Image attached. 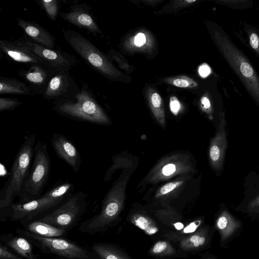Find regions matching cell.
I'll use <instances>...</instances> for the list:
<instances>
[{"mask_svg":"<svg viewBox=\"0 0 259 259\" xmlns=\"http://www.w3.org/2000/svg\"><path fill=\"white\" fill-rule=\"evenodd\" d=\"M212 36L220 54L259 107V75L255 69L221 27L214 28Z\"/></svg>","mask_w":259,"mask_h":259,"instance_id":"cell-1","label":"cell"},{"mask_svg":"<svg viewBox=\"0 0 259 259\" xmlns=\"http://www.w3.org/2000/svg\"><path fill=\"white\" fill-rule=\"evenodd\" d=\"M52 109L62 116L75 120L101 125L111 123L110 118L86 83L73 98L54 101Z\"/></svg>","mask_w":259,"mask_h":259,"instance_id":"cell-2","label":"cell"},{"mask_svg":"<svg viewBox=\"0 0 259 259\" xmlns=\"http://www.w3.org/2000/svg\"><path fill=\"white\" fill-rule=\"evenodd\" d=\"M36 137L27 136L15 158L9 177L0 191V208H7L19 197L33 161Z\"/></svg>","mask_w":259,"mask_h":259,"instance_id":"cell-3","label":"cell"},{"mask_svg":"<svg viewBox=\"0 0 259 259\" xmlns=\"http://www.w3.org/2000/svg\"><path fill=\"white\" fill-rule=\"evenodd\" d=\"M130 176V174L123 172L113 184L103 200L100 212L85 223V232L102 231L116 220L124 207Z\"/></svg>","mask_w":259,"mask_h":259,"instance_id":"cell-4","label":"cell"},{"mask_svg":"<svg viewBox=\"0 0 259 259\" xmlns=\"http://www.w3.org/2000/svg\"><path fill=\"white\" fill-rule=\"evenodd\" d=\"M51 160L46 144L37 141L33 161L18 203H24L40 196L49 178Z\"/></svg>","mask_w":259,"mask_h":259,"instance_id":"cell-5","label":"cell"},{"mask_svg":"<svg viewBox=\"0 0 259 259\" xmlns=\"http://www.w3.org/2000/svg\"><path fill=\"white\" fill-rule=\"evenodd\" d=\"M65 41L94 71L111 79L117 76V70L108 58L88 39L76 31L63 29Z\"/></svg>","mask_w":259,"mask_h":259,"instance_id":"cell-6","label":"cell"},{"mask_svg":"<svg viewBox=\"0 0 259 259\" xmlns=\"http://www.w3.org/2000/svg\"><path fill=\"white\" fill-rule=\"evenodd\" d=\"M195 167L190 154L175 152L162 157L144 178L140 186L155 185L179 176L191 175Z\"/></svg>","mask_w":259,"mask_h":259,"instance_id":"cell-7","label":"cell"},{"mask_svg":"<svg viewBox=\"0 0 259 259\" xmlns=\"http://www.w3.org/2000/svg\"><path fill=\"white\" fill-rule=\"evenodd\" d=\"M73 185L67 182H60L37 199L24 203H12L9 208L13 219L18 220L31 217L50 209L71 196Z\"/></svg>","mask_w":259,"mask_h":259,"instance_id":"cell-8","label":"cell"},{"mask_svg":"<svg viewBox=\"0 0 259 259\" xmlns=\"http://www.w3.org/2000/svg\"><path fill=\"white\" fill-rule=\"evenodd\" d=\"M87 197L86 193L81 191L72 194L61 206L39 221L60 228L67 227L82 212L87 204Z\"/></svg>","mask_w":259,"mask_h":259,"instance_id":"cell-9","label":"cell"},{"mask_svg":"<svg viewBox=\"0 0 259 259\" xmlns=\"http://www.w3.org/2000/svg\"><path fill=\"white\" fill-rule=\"evenodd\" d=\"M22 39L36 56L57 72H69L78 62L74 56L65 51L49 49L33 42L29 38H22Z\"/></svg>","mask_w":259,"mask_h":259,"instance_id":"cell-10","label":"cell"},{"mask_svg":"<svg viewBox=\"0 0 259 259\" xmlns=\"http://www.w3.org/2000/svg\"><path fill=\"white\" fill-rule=\"evenodd\" d=\"M0 50L7 58L16 62L42 65L55 73H58L36 56L24 42L22 38L13 40L1 39Z\"/></svg>","mask_w":259,"mask_h":259,"instance_id":"cell-11","label":"cell"},{"mask_svg":"<svg viewBox=\"0 0 259 259\" xmlns=\"http://www.w3.org/2000/svg\"><path fill=\"white\" fill-rule=\"evenodd\" d=\"M80 91L69 72H60L51 77L42 96L48 100L68 99L73 98Z\"/></svg>","mask_w":259,"mask_h":259,"instance_id":"cell-12","label":"cell"},{"mask_svg":"<svg viewBox=\"0 0 259 259\" xmlns=\"http://www.w3.org/2000/svg\"><path fill=\"white\" fill-rule=\"evenodd\" d=\"M60 16L72 25L87 30L95 37L102 33L90 7L87 4L71 5L68 11L60 13Z\"/></svg>","mask_w":259,"mask_h":259,"instance_id":"cell-13","label":"cell"},{"mask_svg":"<svg viewBox=\"0 0 259 259\" xmlns=\"http://www.w3.org/2000/svg\"><path fill=\"white\" fill-rule=\"evenodd\" d=\"M225 113L220 115V121L214 136L210 141L208 155L209 164L215 171L221 170L224 165L226 150L228 147Z\"/></svg>","mask_w":259,"mask_h":259,"instance_id":"cell-14","label":"cell"},{"mask_svg":"<svg viewBox=\"0 0 259 259\" xmlns=\"http://www.w3.org/2000/svg\"><path fill=\"white\" fill-rule=\"evenodd\" d=\"M27 235L37 240L52 252L61 256L69 258L88 257L87 252L81 247L66 240L44 237L30 233H27Z\"/></svg>","mask_w":259,"mask_h":259,"instance_id":"cell-15","label":"cell"},{"mask_svg":"<svg viewBox=\"0 0 259 259\" xmlns=\"http://www.w3.org/2000/svg\"><path fill=\"white\" fill-rule=\"evenodd\" d=\"M52 146L57 156L72 169L78 172L81 164L80 154L74 145L64 135L54 133L51 138Z\"/></svg>","mask_w":259,"mask_h":259,"instance_id":"cell-16","label":"cell"},{"mask_svg":"<svg viewBox=\"0 0 259 259\" xmlns=\"http://www.w3.org/2000/svg\"><path fill=\"white\" fill-rule=\"evenodd\" d=\"M57 73L47 67L37 64L30 65L29 69L20 70L21 76L34 95H43L45 92L51 77Z\"/></svg>","mask_w":259,"mask_h":259,"instance_id":"cell-17","label":"cell"},{"mask_svg":"<svg viewBox=\"0 0 259 259\" xmlns=\"http://www.w3.org/2000/svg\"><path fill=\"white\" fill-rule=\"evenodd\" d=\"M18 25L33 42L44 47L54 49L55 37L48 30L34 21L16 18Z\"/></svg>","mask_w":259,"mask_h":259,"instance_id":"cell-18","label":"cell"},{"mask_svg":"<svg viewBox=\"0 0 259 259\" xmlns=\"http://www.w3.org/2000/svg\"><path fill=\"white\" fill-rule=\"evenodd\" d=\"M241 223L227 210H223L218 216L215 227L218 231L220 242L224 244L229 241L239 231Z\"/></svg>","mask_w":259,"mask_h":259,"instance_id":"cell-19","label":"cell"},{"mask_svg":"<svg viewBox=\"0 0 259 259\" xmlns=\"http://www.w3.org/2000/svg\"><path fill=\"white\" fill-rule=\"evenodd\" d=\"M209 232L208 226L200 228L180 240L179 247L183 251H191L205 246L210 239Z\"/></svg>","mask_w":259,"mask_h":259,"instance_id":"cell-20","label":"cell"},{"mask_svg":"<svg viewBox=\"0 0 259 259\" xmlns=\"http://www.w3.org/2000/svg\"><path fill=\"white\" fill-rule=\"evenodd\" d=\"M0 94L34 95L25 82L5 76H0Z\"/></svg>","mask_w":259,"mask_h":259,"instance_id":"cell-21","label":"cell"},{"mask_svg":"<svg viewBox=\"0 0 259 259\" xmlns=\"http://www.w3.org/2000/svg\"><path fill=\"white\" fill-rule=\"evenodd\" d=\"M28 228L33 234L47 238L60 236L65 232L63 228L56 227L39 220L29 224Z\"/></svg>","mask_w":259,"mask_h":259,"instance_id":"cell-22","label":"cell"},{"mask_svg":"<svg viewBox=\"0 0 259 259\" xmlns=\"http://www.w3.org/2000/svg\"><path fill=\"white\" fill-rule=\"evenodd\" d=\"M149 104L157 122L163 127H165V112L161 96L154 91H151L148 96Z\"/></svg>","mask_w":259,"mask_h":259,"instance_id":"cell-23","label":"cell"},{"mask_svg":"<svg viewBox=\"0 0 259 259\" xmlns=\"http://www.w3.org/2000/svg\"><path fill=\"white\" fill-rule=\"evenodd\" d=\"M190 175H184L179 177L176 180L170 181L159 187L155 192L154 197L156 199H160L168 196H172L173 194L183 188L186 180Z\"/></svg>","mask_w":259,"mask_h":259,"instance_id":"cell-24","label":"cell"},{"mask_svg":"<svg viewBox=\"0 0 259 259\" xmlns=\"http://www.w3.org/2000/svg\"><path fill=\"white\" fill-rule=\"evenodd\" d=\"M130 219L133 224L144 231L147 235H152L158 231L156 223L146 214L137 212L133 214Z\"/></svg>","mask_w":259,"mask_h":259,"instance_id":"cell-25","label":"cell"},{"mask_svg":"<svg viewBox=\"0 0 259 259\" xmlns=\"http://www.w3.org/2000/svg\"><path fill=\"white\" fill-rule=\"evenodd\" d=\"M8 245L16 252L27 259H35L32 247L25 238L15 237L8 243Z\"/></svg>","mask_w":259,"mask_h":259,"instance_id":"cell-26","label":"cell"},{"mask_svg":"<svg viewBox=\"0 0 259 259\" xmlns=\"http://www.w3.org/2000/svg\"><path fill=\"white\" fill-rule=\"evenodd\" d=\"M93 248L101 259H130L122 252L108 245L98 244Z\"/></svg>","mask_w":259,"mask_h":259,"instance_id":"cell-27","label":"cell"},{"mask_svg":"<svg viewBox=\"0 0 259 259\" xmlns=\"http://www.w3.org/2000/svg\"><path fill=\"white\" fill-rule=\"evenodd\" d=\"M176 249L167 241H159L154 244L149 250V253L152 255L166 256L174 255Z\"/></svg>","mask_w":259,"mask_h":259,"instance_id":"cell-28","label":"cell"},{"mask_svg":"<svg viewBox=\"0 0 259 259\" xmlns=\"http://www.w3.org/2000/svg\"><path fill=\"white\" fill-rule=\"evenodd\" d=\"M244 30L251 49L259 57V30L248 24L245 25Z\"/></svg>","mask_w":259,"mask_h":259,"instance_id":"cell-29","label":"cell"},{"mask_svg":"<svg viewBox=\"0 0 259 259\" xmlns=\"http://www.w3.org/2000/svg\"><path fill=\"white\" fill-rule=\"evenodd\" d=\"M38 4L44 9L49 18L55 21L59 13V1L57 0H41Z\"/></svg>","mask_w":259,"mask_h":259,"instance_id":"cell-30","label":"cell"},{"mask_svg":"<svg viewBox=\"0 0 259 259\" xmlns=\"http://www.w3.org/2000/svg\"><path fill=\"white\" fill-rule=\"evenodd\" d=\"M201 222L202 221L201 220L195 221L191 224H189V226L184 228L183 230L176 232V234L174 233L173 232L168 233L165 236L170 238H176L177 240L179 239L181 240L189 235L193 233V232H192V231L196 230L198 227L201 224Z\"/></svg>","mask_w":259,"mask_h":259,"instance_id":"cell-31","label":"cell"},{"mask_svg":"<svg viewBox=\"0 0 259 259\" xmlns=\"http://www.w3.org/2000/svg\"><path fill=\"white\" fill-rule=\"evenodd\" d=\"M23 103L17 99L13 98H0V111L12 110L22 105Z\"/></svg>","mask_w":259,"mask_h":259,"instance_id":"cell-32","label":"cell"},{"mask_svg":"<svg viewBox=\"0 0 259 259\" xmlns=\"http://www.w3.org/2000/svg\"><path fill=\"white\" fill-rule=\"evenodd\" d=\"M169 82L172 85L180 88H194L198 85L194 80L186 76L176 77Z\"/></svg>","mask_w":259,"mask_h":259,"instance_id":"cell-33","label":"cell"},{"mask_svg":"<svg viewBox=\"0 0 259 259\" xmlns=\"http://www.w3.org/2000/svg\"><path fill=\"white\" fill-rule=\"evenodd\" d=\"M218 3L231 8L233 9H246L252 5V1H220Z\"/></svg>","mask_w":259,"mask_h":259,"instance_id":"cell-34","label":"cell"},{"mask_svg":"<svg viewBox=\"0 0 259 259\" xmlns=\"http://www.w3.org/2000/svg\"><path fill=\"white\" fill-rule=\"evenodd\" d=\"M0 257L1 259H21L9 251L5 246L2 245L0 246Z\"/></svg>","mask_w":259,"mask_h":259,"instance_id":"cell-35","label":"cell"},{"mask_svg":"<svg viewBox=\"0 0 259 259\" xmlns=\"http://www.w3.org/2000/svg\"><path fill=\"white\" fill-rule=\"evenodd\" d=\"M170 108L174 114H177L180 108V104L178 99L175 97H171L170 98Z\"/></svg>","mask_w":259,"mask_h":259,"instance_id":"cell-36","label":"cell"},{"mask_svg":"<svg viewBox=\"0 0 259 259\" xmlns=\"http://www.w3.org/2000/svg\"><path fill=\"white\" fill-rule=\"evenodd\" d=\"M247 208L250 211L259 210V195L248 203Z\"/></svg>","mask_w":259,"mask_h":259,"instance_id":"cell-37","label":"cell"},{"mask_svg":"<svg viewBox=\"0 0 259 259\" xmlns=\"http://www.w3.org/2000/svg\"><path fill=\"white\" fill-rule=\"evenodd\" d=\"M199 73L203 77H206L210 73V68L207 64H202L199 67Z\"/></svg>","mask_w":259,"mask_h":259,"instance_id":"cell-38","label":"cell"},{"mask_svg":"<svg viewBox=\"0 0 259 259\" xmlns=\"http://www.w3.org/2000/svg\"><path fill=\"white\" fill-rule=\"evenodd\" d=\"M146 42V37L144 33H139L135 37V44L138 46L140 47L143 45Z\"/></svg>","mask_w":259,"mask_h":259,"instance_id":"cell-39","label":"cell"},{"mask_svg":"<svg viewBox=\"0 0 259 259\" xmlns=\"http://www.w3.org/2000/svg\"><path fill=\"white\" fill-rule=\"evenodd\" d=\"M201 102L203 107L206 110L210 109L211 105L209 99L205 96L203 97L201 99Z\"/></svg>","mask_w":259,"mask_h":259,"instance_id":"cell-40","label":"cell"},{"mask_svg":"<svg viewBox=\"0 0 259 259\" xmlns=\"http://www.w3.org/2000/svg\"><path fill=\"white\" fill-rule=\"evenodd\" d=\"M203 259H216V258L214 257H208L203 258Z\"/></svg>","mask_w":259,"mask_h":259,"instance_id":"cell-41","label":"cell"},{"mask_svg":"<svg viewBox=\"0 0 259 259\" xmlns=\"http://www.w3.org/2000/svg\"><path fill=\"white\" fill-rule=\"evenodd\" d=\"M186 2L188 3H193L195 2V1H187Z\"/></svg>","mask_w":259,"mask_h":259,"instance_id":"cell-42","label":"cell"}]
</instances>
